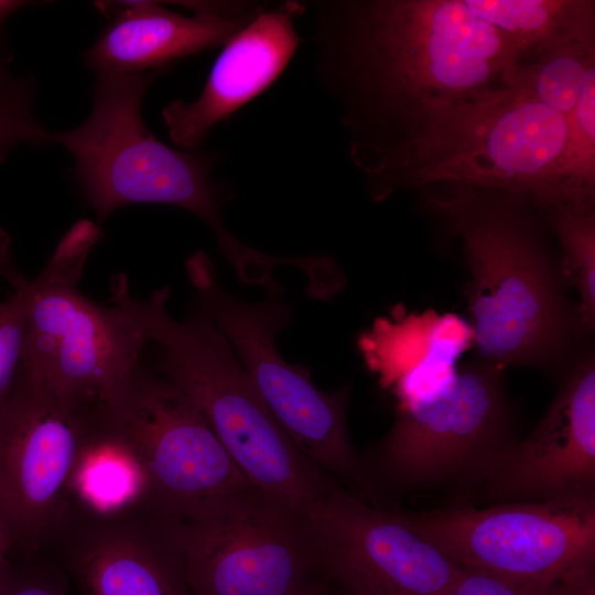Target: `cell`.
I'll use <instances>...</instances> for the list:
<instances>
[{
  "instance_id": "d6986e66",
  "label": "cell",
  "mask_w": 595,
  "mask_h": 595,
  "mask_svg": "<svg viewBox=\"0 0 595 595\" xmlns=\"http://www.w3.org/2000/svg\"><path fill=\"white\" fill-rule=\"evenodd\" d=\"M74 502L95 511L139 504L142 477L130 451L102 423L98 408L91 433L79 457Z\"/></svg>"
},
{
  "instance_id": "44dd1931",
  "label": "cell",
  "mask_w": 595,
  "mask_h": 595,
  "mask_svg": "<svg viewBox=\"0 0 595 595\" xmlns=\"http://www.w3.org/2000/svg\"><path fill=\"white\" fill-rule=\"evenodd\" d=\"M593 68L595 40L570 42L520 65L512 85L564 118L576 105Z\"/></svg>"
},
{
  "instance_id": "cb8c5ba5",
  "label": "cell",
  "mask_w": 595,
  "mask_h": 595,
  "mask_svg": "<svg viewBox=\"0 0 595 595\" xmlns=\"http://www.w3.org/2000/svg\"><path fill=\"white\" fill-rule=\"evenodd\" d=\"M13 290L0 303V407L12 391L21 366L31 281Z\"/></svg>"
},
{
  "instance_id": "484cf974",
  "label": "cell",
  "mask_w": 595,
  "mask_h": 595,
  "mask_svg": "<svg viewBox=\"0 0 595 595\" xmlns=\"http://www.w3.org/2000/svg\"><path fill=\"white\" fill-rule=\"evenodd\" d=\"M549 583L462 566L448 595H547Z\"/></svg>"
},
{
  "instance_id": "5bb4252c",
  "label": "cell",
  "mask_w": 595,
  "mask_h": 595,
  "mask_svg": "<svg viewBox=\"0 0 595 595\" xmlns=\"http://www.w3.org/2000/svg\"><path fill=\"white\" fill-rule=\"evenodd\" d=\"M53 541L76 595H194L185 522L138 502L110 511L74 502Z\"/></svg>"
},
{
  "instance_id": "4dcf8cb0",
  "label": "cell",
  "mask_w": 595,
  "mask_h": 595,
  "mask_svg": "<svg viewBox=\"0 0 595 595\" xmlns=\"http://www.w3.org/2000/svg\"><path fill=\"white\" fill-rule=\"evenodd\" d=\"M329 583L327 580L316 584L302 595H328Z\"/></svg>"
},
{
  "instance_id": "8992f818",
  "label": "cell",
  "mask_w": 595,
  "mask_h": 595,
  "mask_svg": "<svg viewBox=\"0 0 595 595\" xmlns=\"http://www.w3.org/2000/svg\"><path fill=\"white\" fill-rule=\"evenodd\" d=\"M98 226L76 221L31 281L20 372L62 400L106 403L140 364L148 342L116 305H99L78 290L85 263L100 240Z\"/></svg>"
},
{
  "instance_id": "4316f807",
  "label": "cell",
  "mask_w": 595,
  "mask_h": 595,
  "mask_svg": "<svg viewBox=\"0 0 595 595\" xmlns=\"http://www.w3.org/2000/svg\"><path fill=\"white\" fill-rule=\"evenodd\" d=\"M547 595H595V570L550 582Z\"/></svg>"
},
{
  "instance_id": "603a6c76",
  "label": "cell",
  "mask_w": 595,
  "mask_h": 595,
  "mask_svg": "<svg viewBox=\"0 0 595 595\" xmlns=\"http://www.w3.org/2000/svg\"><path fill=\"white\" fill-rule=\"evenodd\" d=\"M0 62V163L10 151L22 144L52 143L34 112L35 87L30 76L15 77Z\"/></svg>"
},
{
  "instance_id": "ba28073f",
  "label": "cell",
  "mask_w": 595,
  "mask_h": 595,
  "mask_svg": "<svg viewBox=\"0 0 595 595\" xmlns=\"http://www.w3.org/2000/svg\"><path fill=\"white\" fill-rule=\"evenodd\" d=\"M98 411L138 465L139 504L155 515L186 522L249 484L195 402L156 369L139 364Z\"/></svg>"
},
{
  "instance_id": "52a82bcc",
  "label": "cell",
  "mask_w": 595,
  "mask_h": 595,
  "mask_svg": "<svg viewBox=\"0 0 595 595\" xmlns=\"http://www.w3.org/2000/svg\"><path fill=\"white\" fill-rule=\"evenodd\" d=\"M198 312L227 339L262 403L298 450L345 486L364 479V467L347 429L350 387L318 389L306 368L284 360L277 335L290 321V306L278 296L250 303L229 294L204 251L185 262Z\"/></svg>"
},
{
  "instance_id": "9a60e30c",
  "label": "cell",
  "mask_w": 595,
  "mask_h": 595,
  "mask_svg": "<svg viewBox=\"0 0 595 595\" xmlns=\"http://www.w3.org/2000/svg\"><path fill=\"white\" fill-rule=\"evenodd\" d=\"M558 393L534 430L515 441L486 473L494 500L595 497V356L564 366Z\"/></svg>"
},
{
  "instance_id": "e0dca14e",
  "label": "cell",
  "mask_w": 595,
  "mask_h": 595,
  "mask_svg": "<svg viewBox=\"0 0 595 595\" xmlns=\"http://www.w3.org/2000/svg\"><path fill=\"white\" fill-rule=\"evenodd\" d=\"M111 22L85 53L97 74H163L175 61L225 45L253 17H237L207 1H182L193 17L153 1L96 2Z\"/></svg>"
},
{
  "instance_id": "d4e9b609",
  "label": "cell",
  "mask_w": 595,
  "mask_h": 595,
  "mask_svg": "<svg viewBox=\"0 0 595 595\" xmlns=\"http://www.w3.org/2000/svg\"><path fill=\"white\" fill-rule=\"evenodd\" d=\"M0 595H72L60 565L33 555L9 554L0 571Z\"/></svg>"
},
{
  "instance_id": "f546056e",
  "label": "cell",
  "mask_w": 595,
  "mask_h": 595,
  "mask_svg": "<svg viewBox=\"0 0 595 595\" xmlns=\"http://www.w3.org/2000/svg\"><path fill=\"white\" fill-rule=\"evenodd\" d=\"M11 540L3 527L0 524V571L11 551Z\"/></svg>"
},
{
  "instance_id": "1f68e13d",
  "label": "cell",
  "mask_w": 595,
  "mask_h": 595,
  "mask_svg": "<svg viewBox=\"0 0 595 595\" xmlns=\"http://www.w3.org/2000/svg\"><path fill=\"white\" fill-rule=\"evenodd\" d=\"M329 583V582H328ZM328 595H344L338 589H336L333 585L329 584L328 587Z\"/></svg>"
},
{
  "instance_id": "277c9868",
  "label": "cell",
  "mask_w": 595,
  "mask_h": 595,
  "mask_svg": "<svg viewBox=\"0 0 595 595\" xmlns=\"http://www.w3.org/2000/svg\"><path fill=\"white\" fill-rule=\"evenodd\" d=\"M162 75L97 74L93 107L78 127L52 133L74 159L77 183L99 220L130 204H167L201 218L240 280L269 288L283 259L252 249L223 220L225 192L212 173V155L166 145L145 127L141 105Z\"/></svg>"
},
{
  "instance_id": "5b68a950",
  "label": "cell",
  "mask_w": 595,
  "mask_h": 595,
  "mask_svg": "<svg viewBox=\"0 0 595 595\" xmlns=\"http://www.w3.org/2000/svg\"><path fill=\"white\" fill-rule=\"evenodd\" d=\"M110 290L112 304L161 349L155 369L195 402L249 484L301 511L326 493L334 477L281 430L227 339L206 315L198 312L177 321L167 310L170 289L136 298L126 273L111 277Z\"/></svg>"
},
{
  "instance_id": "8fae6325",
  "label": "cell",
  "mask_w": 595,
  "mask_h": 595,
  "mask_svg": "<svg viewBox=\"0 0 595 595\" xmlns=\"http://www.w3.org/2000/svg\"><path fill=\"white\" fill-rule=\"evenodd\" d=\"M96 409L66 402L19 370L0 407V524L9 554L33 555L65 523Z\"/></svg>"
},
{
  "instance_id": "3957f363",
  "label": "cell",
  "mask_w": 595,
  "mask_h": 595,
  "mask_svg": "<svg viewBox=\"0 0 595 595\" xmlns=\"http://www.w3.org/2000/svg\"><path fill=\"white\" fill-rule=\"evenodd\" d=\"M565 142L564 118L511 85L442 107L393 143L350 147V158L374 201L459 184L522 195L539 206L559 196Z\"/></svg>"
},
{
  "instance_id": "ac0fdd59",
  "label": "cell",
  "mask_w": 595,
  "mask_h": 595,
  "mask_svg": "<svg viewBox=\"0 0 595 595\" xmlns=\"http://www.w3.org/2000/svg\"><path fill=\"white\" fill-rule=\"evenodd\" d=\"M464 2L476 17L505 33L518 56L519 66L556 46L595 40V2L591 0Z\"/></svg>"
},
{
  "instance_id": "f1b7e54d",
  "label": "cell",
  "mask_w": 595,
  "mask_h": 595,
  "mask_svg": "<svg viewBox=\"0 0 595 595\" xmlns=\"http://www.w3.org/2000/svg\"><path fill=\"white\" fill-rule=\"evenodd\" d=\"M30 1L22 0H0V62L7 63V56L2 52V37L7 19L17 10L29 6Z\"/></svg>"
},
{
  "instance_id": "4fadbf2b",
  "label": "cell",
  "mask_w": 595,
  "mask_h": 595,
  "mask_svg": "<svg viewBox=\"0 0 595 595\" xmlns=\"http://www.w3.org/2000/svg\"><path fill=\"white\" fill-rule=\"evenodd\" d=\"M303 512L323 573L344 595H448L461 574L400 510L368 505L337 479Z\"/></svg>"
},
{
  "instance_id": "2e32d148",
  "label": "cell",
  "mask_w": 595,
  "mask_h": 595,
  "mask_svg": "<svg viewBox=\"0 0 595 595\" xmlns=\"http://www.w3.org/2000/svg\"><path fill=\"white\" fill-rule=\"evenodd\" d=\"M305 3L261 9L221 50L192 102L174 100L162 111L169 136L183 150L197 148L209 130L266 90L283 72L302 39L294 20Z\"/></svg>"
},
{
  "instance_id": "7c38bea8",
  "label": "cell",
  "mask_w": 595,
  "mask_h": 595,
  "mask_svg": "<svg viewBox=\"0 0 595 595\" xmlns=\"http://www.w3.org/2000/svg\"><path fill=\"white\" fill-rule=\"evenodd\" d=\"M400 515L461 566L541 583L595 570V497Z\"/></svg>"
},
{
  "instance_id": "9c48e42d",
  "label": "cell",
  "mask_w": 595,
  "mask_h": 595,
  "mask_svg": "<svg viewBox=\"0 0 595 595\" xmlns=\"http://www.w3.org/2000/svg\"><path fill=\"white\" fill-rule=\"evenodd\" d=\"M515 441L504 369L476 359L431 393L400 400L367 478L400 489L483 482Z\"/></svg>"
},
{
  "instance_id": "6da1fadb",
  "label": "cell",
  "mask_w": 595,
  "mask_h": 595,
  "mask_svg": "<svg viewBox=\"0 0 595 595\" xmlns=\"http://www.w3.org/2000/svg\"><path fill=\"white\" fill-rule=\"evenodd\" d=\"M316 74L340 105L350 147L393 143L447 105L512 85L508 37L464 0L313 2Z\"/></svg>"
},
{
  "instance_id": "83f0119b",
  "label": "cell",
  "mask_w": 595,
  "mask_h": 595,
  "mask_svg": "<svg viewBox=\"0 0 595 595\" xmlns=\"http://www.w3.org/2000/svg\"><path fill=\"white\" fill-rule=\"evenodd\" d=\"M0 277L8 281L13 289L26 281L14 268L11 256V238L0 227Z\"/></svg>"
},
{
  "instance_id": "7402d4cb",
  "label": "cell",
  "mask_w": 595,
  "mask_h": 595,
  "mask_svg": "<svg viewBox=\"0 0 595 595\" xmlns=\"http://www.w3.org/2000/svg\"><path fill=\"white\" fill-rule=\"evenodd\" d=\"M564 120L566 142L556 198L595 199V68Z\"/></svg>"
},
{
  "instance_id": "30bf717a",
  "label": "cell",
  "mask_w": 595,
  "mask_h": 595,
  "mask_svg": "<svg viewBox=\"0 0 595 595\" xmlns=\"http://www.w3.org/2000/svg\"><path fill=\"white\" fill-rule=\"evenodd\" d=\"M194 595H302L327 580L304 512L248 484L185 522Z\"/></svg>"
},
{
  "instance_id": "ffe728a7",
  "label": "cell",
  "mask_w": 595,
  "mask_h": 595,
  "mask_svg": "<svg viewBox=\"0 0 595 595\" xmlns=\"http://www.w3.org/2000/svg\"><path fill=\"white\" fill-rule=\"evenodd\" d=\"M536 208L556 235L562 277L578 293V332L589 336L595 328V199L555 198Z\"/></svg>"
},
{
  "instance_id": "7a4b0ae2",
  "label": "cell",
  "mask_w": 595,
  "mask_h": 595,
  "mask_svg": "<svg viewBox=\"0 0 595 595\" xmlns=\"http://www.w3.org/2000/svg\"><path fill=\"white\" fill-rule=\"evenodd\" d=\"M425 207L461 238L470 280L465 288L476 359L553 368L572 358L581 336L559 257L548 249L522 195L459 184L423 188Z\"/></svg>"
}]
</instances>
